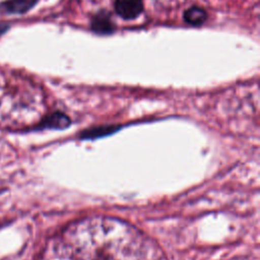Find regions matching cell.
Returning a JSON list of instances; mask_svg holds the SVG:
<instances>
[{"label":"cell","mask_w":260,"mask_h":260,"mask_svg":"<svg viewBox=\"0 0 260 260\" xmlns=\"http://www.w3.org/2000/svg\"><path fill=\"white\" fill-rule=\"evenodd\" d=\"M60 260H165L160 251L126 222L91 218L66 231Z\"/></svg>","instance_id":"1"},{"label":"cell","mask_w":260,"mask_h":260,"mask_svg":"<svg viewBox=\"0 0 260 260\" xmlns=\"http://www.w3.org/2000/svg\"><path fill=\"white\" fill-rule=\"evenodd\" d=\"M142 0H116L115 10L123 19H134L143 11Z\"/></svg>","instance_id":"2"},{"label":"cell","mask_w":260,"mask_h":260,"mask_svg":"<svg viewBox=\"0 0 260 260\" xmlns=\"http://www.w3.org/2000/svg\"><path fill=\"white\" fill-rule=\"evenodd\" d=\"M39 0H5L0 3V11L10 14H22L31 9Z\"/></svg>","instance_id":"3"},{"label":"cell","mask_w":260,"mask_h":260,"mask_svg":"<svg viewBox=\"0 0 260 260\" xmlns=\"http://www.w3.org/2000/svg\"><path fill=\"white\" fill-rule=\"evenodd\" d=\"M91 28L98 34H111L114 31V25L109 16L103 13H100L92 18Z\"/></svg>","instance_id":"4"},{"label":"cell","mask_w":260,"mask_h":260,"mask_svg":"<svg viewBox=\"0 0 260 260\" xmlns=\"http://www.w3.org/2000/svg\"><path fill=\"white\" fill-rule=\"evenodd\" d=\"M184 18L189 24L200 25L206 20L207 13L199 6H192L184 12Z\"/></svg>","instance_id":"5"},{"label":"cell","mask_w":260,"mask_h":260,"mask_svg":"<svg viewBox=\"0 0 260 260\" xmlns=\"http://www.w3.org/2000/svg\"><path fill=\"white\" fill-rule=\"evenodd\" d=\"M69 124V119L67 116H65L62 113H54L51 116L44 119L42 122V126L46 127H65Z\"/></svg>","instance_id":"6"},{"label":"cell","mask_w":260,"mask_h":260,"mask_svg":"<svg viewBox=\"0 0 260 260\" xmlns=\"http://www.w3.org/2000/svg\"><path fill=\"white\" fill-rule=\"evenodd\" d=\"M9 28V25L7 23H0V36L5 34V31Z\"/></svg>","instance_id":"7"}]
</instances>
